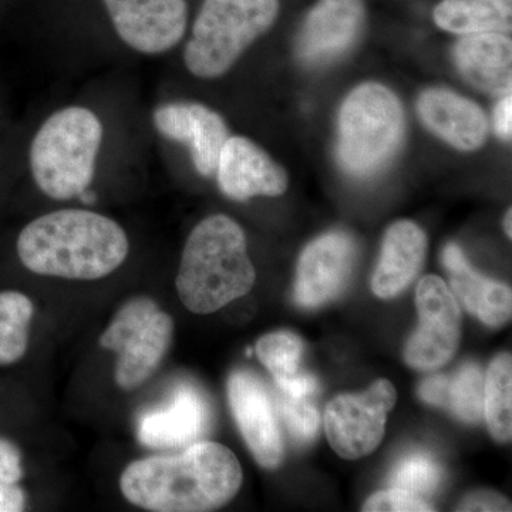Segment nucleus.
I'll return each instance as SVG.
<instances>
[{
    "label": "nucleus",
    "instance_id": "obj_1",
    "mask_svg": "<svg viewBox=\"0 0 512 512\" xmlns=\"http://www.w3.org/2000/svg\"><path fill=\"white\" fill-rule=\"evenodd\" d=\"M244 481L237 456L222 444L198 441L173 456L141 458L120 478L124 498L154 512H204L224 507Z\"/></svg>",
    "mask_w": 512,
    "mask_h": 512
},
{
    "label": "nucleus",
    "instance_id": "obj_2",
    "mask_svg": "<svg viewBox=\"0 0 512 512\" xmlns=\"http://www.w3.org/2000/svg\"><path fill=\"white\" fill-rule=\"evenodd\" d=\"M126 231L111 218L84 210H60L36 218L20 232L18 255L36 275L73 281L106 278L126 261Z\"/></svg>",
    "mask_w": 512,
    "mask_h": 512
},
{
    "label": "nucleus",
    "instance_id": "obj_3",
    "mask_svg": "<svg viewBox=\"0 0 512 512\" xmlns=\"http://www.w3.org/2000/svg\"><path fill=\"white\" fill-rule=\"evenodd\" d=\"M255 279L244 229L227 215L218 214L192 229L175 288L188 311L207 315L247 295Z\"/></svg>",
    "mask_w": 512,
    "mask_h": 512
},
{
    "label": "nucleus",
    "instance_id": "obj_4",
    "mask_svg": "<svg viewBox=\"0 0 512 512\" xmlns=\"http://www.w3.org/2000/svg\"><path fill=\"white\" fill-rule=\"evenodd\" d=\"M103 124L84 107H66L43 123L30 147L33 180L47 197L72 200L92 184Z\"/></svg>",
    "mask_w": 512,
    "mask_h": 512
},
{
    "label": "nucleus",
    "instance_id": "obj_5",
    "mask_svg": "<svg viewBox=\"0 0 512 512\" xmlns=\"http://www.w3.org/2000/svg\"><path fill=\"white\" fill-rule=\"evenodd\" d=\"M336 156L342 170L356 178L380 173L403 143L404 110L399 97L383 84L357 86L339 111Z\"/></svg>",
    "mask_w": 512,
    "mask_h": 512
},
{
    "label": "nucleus",
    "instance_id": "obj_6",
    "mask_svg": "<svg viewBox=\"0 0 512 512\" xmlns=\"http://www.w3.org/2000/svg\"><path fill=\"white\" fill-rule=\"evenodd\" d=\"M278 15L279 0H205L185 47V66L200 79L222 76Z\"/></svg>",
    "mask_w": 512,
    "mask_h": 512
},
{
    "label": "nucleus",
    "instance_id": "obj_7",
    "mask_svg": "<svg viewBox=\"0 0 512 512\" xmlns=\"http://www.w3.org/2000/svg\"><path fill=\"white\" fill-rule=\"evenodd\" d=\"M174 322L147 296L124 303L100 336V345L116 353L114 379L123 390H136L163 362L173 342Z\"/></svg>",
    "mask_w": 512,
    "mask_h": 512
},
{
    "label": "nucleus",
    "instance_id": "obj_8",
    "mask_svg": "<svg viewBox=\"0 0 512 512\" xmlns=\"http://www.w3.org/2000/svg\"><path fill=\"white\" fill-rule=\"evenodd\" d=\"M396 403V389L380 379L365 393L339 394L325 410V431L330 446L346 460L372 454L382 443L387 414Z\"/></svg>",
    "mask_w": 512,
    "mask_h": 512
},
{
    "label": "nucleus",
    "instance_id": "obj_9",
    "mask_svg": "<svg viewBox=\"0 0 512 512\" xmlns=\"http://www.w3.org/2000/svg\"><path fill=\"white\" fill-rule=\"evenodd\" d=\"M419 328L404 350L407 365L434 370L456 355L461 339V311L446 282L436 275L421 279L416 289Z\"/></svg>",
    "mask_w": 512,
    "mask_h": 512
},
{
    "label": "nucleus",
    "instance_id": "obj_10",
    "mask_svg": "<svg viewBox=\"0 0 512 512\" xmlns=\"http://www.w3.org/2000/svg\"><path fill=\"white\" fill-rule=\"evenodd\" d=\"M120 39L136 52L161 55L183 40L185 0H103Z\"/></svg>",
    "mask_w": 512,
    "mask_h": 512
},
{
    "label": "nucleus",
    "instance_id": "obj_11",
    "mask_svg": "<svg viewBox=\"0 0 512 512\" xmlns=\"http://www.w3.org/2000/svg\"><path fill=\"white\" fill-rule=\"evenodd\" d=\"M228 400L242 437L256 463L274 470L284 461L285 448L276 419L275 402L258 376L247 370L232 373Z\"/></svg>",
    "mask_w": 512,
    "mask_h": 512
},
{
    "label": "nucleus",
    "instance_id": "obj_12",
    "mask_svg": "<svg viewBox=\"0 0 512 512\" xmlns=\"http://www.w3.org/2000/svg\"><path fill=\"white\" fill-rule=\"evenodd\" d=\"M363 0H318L296 39V55L305 66L336 62L352 49L365 26Z\"/></svg>",
    "mask_w": 512,
    "mask_h": 512
},
{
    "label": "nucleus",
    "instance_id": "obj_13",
    "mask_svg": "<svg viewBox=\"0 0 512 512\" xmlns=\"http://www.w3.org/2000/svg\"><path fill=\"white\" fill-rule=\"evenodd\" d=\"M356 261V244L349 234L320 235L301 254L296 272L295 301L302 308H319L335 299L348 284Z\"/></svg>",
    "mask_w": 512,
    "mask_h": 512
},
{
    "label": "nucleus",
    "instance_id": "obj_14",
    "mask_svg": "<svg viewBox=\"0 0 512 512\" xmlns=\"http://www.w3.org/2000/svg\"><path fill=\"white\" fill-rule=\"evenodd\" d=\"M153 123L161 136L187 144L192 164L202 177L217 173L222 147L229 138L221 114L204 104L174 101L154 110Z\"/></svg>",
    "mask_w": 512,
    "mask_h": 512
},
{
    "label": "nucleus",
    "instance_id": "obj_15",
    "mask_svg": "<svg viewBox=\"0 0 512 512\" xmlns=\"http://www.w3.org/2000/svg\"><path fill=\"white\" fill-rule=\"evenodd\" d=\"M221 191L234 201L258 195L278 197L288 188V174L266 151L247 137H229L217 167Z\"/></svg>",
    "mask_w": 512,
    "mask_h": 512
},
{
    "label": "nucleus",
    "instance_id": "obj_16",
    "mask_svg": "<svg viewBox=\"0 0 512 512\" xmlns=\"http://www.w3.org/2000/svg\"><path fill=\"white\" fill-rule=\"evenodd\" d=\"M210 406L197 387H178L170 403L138 421V440L151 448H185L198 443L210 426Z\"/></svg>",
    "mask_w": 512,
    "mask_h": 512
},
{
    "label": "nucleus",
    "instance_id": "obj_17",
    "mask_svg": "<svg viewBox=\"0 0 512 512\" xmlns=\"http://www.w3.org/2000/svg\"><path fill=\"white\" fill-rule=\"evenodd\" d=\"M417 111L424 126L460 151L483 147L488 119L477 103L453 90L433 87L420 94Z\"/></svg>",
    "mask_w": 512,
    "mask_h": 512
},
{
    "label": "nucleus",
    "instance_id": "obj_18",
    "mask_svg": "<svg viewBox=\"0 0 512 512\" xmlns=\"http://www.w3.org/2000/svg\"><path fill=\"white\" fill-rule=\"evenodd\" d=\"M453 57L471 86L491 96L511 94L512 42L504 33L463 36L454 46Z\"/></svg>",
    "mask_w": 512,
    "mask_h": 512
},
{
    "label": "nucleus",
    "instance_id": "obj_19",
    "mask_svg": "<svg viewBox=\"0 0 512 512\" xmlns=\"http://www.w3.org/2000/svg\"><path fill=\"white\" fill-rule=\"evenodd\" d=\"M427 237L412 221H397L387 229L382 254L372 279L379 298L392 299L407 288L423 268Z\"/></svg>",
    "mask_w": 512,
    "mask_h": 512
},
{
    "label": "nucleus",
    "instance_id": "obj_20",
    "mask_svg": "<svg viewBox=\"0 0 512 512\" xmlns=\"http://www.w3.org/2000/svg\"><path fill=\"white\" fill-rule=\"evenodd\" d=\"M443 264L450 275V288L471 315L491 328L503 326L511 319L512 293L507 285L478 274L468 264L457 245L444 248Z\"/></svg>",
    "mask_w": 512,
    "mask_h": 512
},
{
    "label": "nucleus",
    "instance_id": "obj_21",
    "mask_svg": "<svg viewBox=\"0 0 512 512\" xmlns=\"http://www.w3.org/2000/svg\"><path fill=\"white\" fill-rule=\"evenodd\" d=\"M434 22L454 35L507 33L512 29V0H441Z\"/></svg>",
    "mask_w": 512,
    "mask_h": 512
},
{
    "label": "nucleus",
    "instance_id": "obj_22",
    "mask_svg": "<svg viewBox=\"0 0 512 512\" xmlns=\"http://www.w3.org/2000/svg\"><path fill=\"white\" fill-rule=\"evenodd\" d=\"M488 431L497 441L512 434V360L510 353L495 357L484 382V414Z\"/></svg>",
    "mask_w": 512,
    "mask_h": 512
},
{
    "label": "nucleus",
    "instance_id": "obj_23",
    "mask_svg": "<svg viewBox=\"0 0 512 512\" xmlns=\"http://www.w3.org/2000/svg\"><path fill=\"white\" fill-rule=\"evenodd\" d=\"M35 306L16 291L0 292V366L18 363L28 352L29 329Z\"/></svg>",
    "mask_w": 512,
    "mask_h": 512
},
{
    "label": "nucleus",
    "instance_id": "obj_24",
    "mask_svg": "<svg viewBox=\"0 0 512 512\" xmlns=\"http://www.w3.org/2000/svg\"><path fill=\"white\" fill-rule=\"evenodd\" d=\"M444 409L464 423H478L484 414V376L480 367L468 363L448 376Z\"/></svg>",
    "mask_w": 512,
    "mask_h": 512
},
{
    "label": "nucleus",
    "instance_id": "obj_25",
    "mask_svg": "<svg viewBox=\"0 0 512 512\" xmlns=\"http://www.w3.org/2000/svg\"><path fill=\"white\" fill-rule=\"evenodd\" d=\"M443 481V470L439 461L424 451L407 454L394 466L390 476V487L427 497L439 490Z\"/></svg>",
    "mask_w": 512,
    "mask_h": 512
},
{
    "label": "nucleus",
    "instance_id": "obj_26",
    "mask_svg": "<svg viewBox=\"0 0 512 512\" xmlns=\"http://www.w3.org/2000/svg\"><path fill=\"white\" fill-rule=\"evenodd\" d=\"M255 352L275 382L301 373L303 343L295 333L282 330L262 336L256 342Z\"/></svg>",
    "mask_w": 512,
    "mask_h": 512
},
{
    "label": "nucleus",
    "instance_id": "obj_27",
    "mask_svg": "<svg viewBox=\"0 0 512 512\" xmlns=\"http://www.w3.org/2000/svg\"><path fill=\"white\" fill-rule=\"evenodd\" d=\"M275 407L296 443L309 444L316 439L320 416L315 406L306 402V399H296L279 392Z\"/></svg>",
    "mask_w": 512,
    "mask_h": 512
},
{
    "label": "nucleus",
    "instance_id": "obj_28",
    "mask_svg": "<svg viewBox=\"0 0 512 512\" xmlns=\"http://www.w3.org/2000/svg\"><path fill=\"white\" fill-rule=\"evenodd\" d=\"M363 511L367 512H426L433 511L427 500L419 495L390 487L379 491L366 501Z\"/></svg>",
    "mask_w": 512,
    "mask_h": 512
},
{
    "label": "nucleus",
    "instance_id": "obj_29",
    "mask_svg": "<svg viewBox=\"0 0 512 512\" xmlns=\"http://www.w3.org/2000/svg\"><path fill=\"white\" fill-rule=\"evenodd\" d=\"M23 478L22 454L15 444L0 439V484H18Z\"/></svg>",
    "mask_w": 512,
    "mask_h": 512
},
{
    "label": "nucleus",
    "instance_id": "obj_30",
    "mask_svg": "<svg viewBox=\"0 0 512 512\" xmlns=\"http://www.w3.org/2000/svg\"><path fill=\"white\" fill-rule=\"evenodd\" d=\"M279 392L288 394V396L296 397V399H306L318 392V380L308 373H298L292 377L278 380L275 382Z\"/></svg>",
    "mask_w": 512,
    "mask_h": 512
},
{
    "label": "nucleus",
    "instance_id": "obj_31",
    "mask_svg": "<svg viewBox=\"0 0 512 512\" xmlns=\"http://www.w3.org/2000/svg\"><path fill=\"white\" fill-rule=\"evenodd\" d=\"M461 511H510V503L493 493L471 494L461 503Z\"/></svg>",
    "mask_w": 512,
    "mask_h": 512
},
{
    "label": "nucleus",
    "instance_id": "obj_32",
    "mask_svg": "<svg viewBox=\"0 0 512 512\" xmlns=\"http://www.w3.org/2000/svg\"><path fill=\"white\" fill-rule=\"evenodd\" d=\"M512 96H503L494 110L495 133L503 140H510L512 134Z\"/></svg>",
    "mask_w": 512,
    "mask_h": 512
},
{
    "label": "nucleus",
    "instance_id": "obj_33",
    "mask_svg": "<svg viewBox=\"0 0 512 512\" xmlns=\"http://www.w3.org/2000/svg\"><path fill=\"white\" fill-rule=\"evenodd\" d=\"M26 494L18 484H0V512L25 510Z\"/></svg>",
    "mask_w": 512,
    "mask_h": 512
},
{
    "label": "nucleus",
    "instance_id": "obj_34",
    "mask_svg": "<svg viewBox=\"0 0 512 512\" xmlns=\"http://www.w3.org/2000/svg\"><path fill=\"white\" fill-rule=\"evenodd\" d=\"M80 200L84 202V204L92 205L94 202H96V194L94 192L89 191V188L87 190H84L82 194L79 195Z\"/></svg>",
    "mask_w": 512,
    "mask_h": 512
},
{
    "label": "nucleus",
    "instance_id": "obj_35",
    "mask_svg": "<svg viewBox=\"0 0 512 512\" xmlns=\"http://www.w3.org/2000/svg\"><path fill=\"white\" fill-rule=\"evenodd\" d=\"M511 217H512V212H511V210H508L507 215H505L504 228H505V232H507V235L510 238L512 235V228H511L512 218Z\"/></svg>",
    "mask_w": 512,
    "mask_h": 512
}]
</instances>
